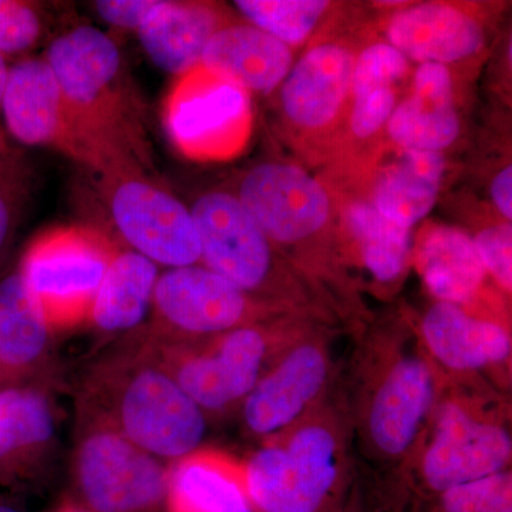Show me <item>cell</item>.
Returning <instances> with one entry per match:
<instances>
[{"mask_svg": "<svg viewBox=\"0 0 512 512\" xmlns=\"http://www.w3.org/2000/svg\"><path fill=\"white\" fill-rule=\"evenodd\" d=\"M87 156L80 170L136 168L157 178L146 100L116 40L93 26L57 36L43 56Z\"/></svg>", "mask_w": 512, "mask_h": 512, "instance_id": "1", "label": "cell"}, {"mask_svg": "<svg viewBox=\"0 0 512 512\" xmlns=\"http://www.w3.org/2000/svg\"><path fill=\"white\" fill-rule=\"evenodd\" d=\"M79 409L168 464L200 450L208 431L207 414L138 333L94 365L84 380Z\"/></svg>", "mask_w": 512, "mask_h": 512, "instance_id": "2", "label": "cell"}, {"mask_svg": "<svg viewBox=\"0 0 512 512\" xmlns=\"http://www.w3.org/2000/svg\"><path fill=\"white\" fill-rule=\"evenodd\" d=\"M80 171L79 201L89 217L87 225L160 268L200 264V237L191 210L157 178L127 167Z\"/></svg>", "mask_w": 512, "mask_h": 512, "instance_id": "3", "label": "cell"}, {"mask_svg": "<svg viewBox=\"0 0 512 512\" xmlns=\"http://www.w3.org/2000/svg\"><path fill=\"white\" fill-rule=\"evenodd\" d=\"M345 446L336 417L313 410L242 464L249 501L261 512L318 511L338 483Z\"/></svg>", "mask_w": 512, "mask_h": 512, "instance_id": "4", "label": "cell"}, {"mask_svg": "<svg viewBox=\"0 0 512 512\" xmlns=\"http://www.w3.org/2000/svg\"><path fill=\"white\" fill-rule=\"evenodd\" d=\"M120 245L87 224L60 225L37 235L19 272L53 333L87 325L94 299Z\"/></svg>", "mask_w": 512, "mask_h": 512, "instance_id": "5", "label": "cell"}, {"mask_svg": "<svg viewBox=\"0 0 512 512\" xmlns=\"http://www.w3.org/2000/svg\"><path fill=\"white\" fill-rule=\"evenodd\" d=\"M143 336L158 362L205 414L244 403L285 346L264 322L194 343H161Z\"/></svg>", "mask_w": 512, "mask_h": 512, "instance_id": "6", "label": "cell"}, {"mask_svg": "<svg viewBox=\"0 0 512 512\" xmlns=\"http://www.w3.org/2000/svg\"><path fill=\"white\" fill-rule=\"evenodd\" d=\"M200 237V264L281 311L301 288L279 249L229 191H208L190 208Z\"/></svg>", "mask_w": 512, "mask_h": 512, "instance_id": "7", "label": "cell"}, {"mask_svg": "<svg viewBox=\"0 0 512 512\" xmlns=\"http://www.w3.org/2000/svg\"><path fill=\"white\" fill-rule=\"evenodd\" d=\"M276 312L204 265L181 266L158 276L150 316L138 332L154 342H201Z\"/></svg>", "mask_w": 512, "mask_h": 512, "instance_id": "8", "label": "cell"}, {"mask_svg": "<svg viewBox=\"0 0 512 512\" xmlns=\"http://www.w3.org/2000/svg\"><path fill=\"white\" fill-rule=\"evenodd\" d=\"M73 473L84 501L96 512H147L167 497L165 463L82 409Z\"/></svg>", "mask_w": 512, "mask_h": 512, "instance_id": "9", "label": "cell"}, {"mask_svg": "<svg viewBox=\"0 0 512 512\" xmlns=\"http://www.w3.org/2000/svg\"><path fill=\"white\" fill-rule=\"evenodd\" d=\"M165 133L175 150L195 161L237 156L251 137V93L198 64L178 76L161 109Z\"/></svg>", "mask_w": 512, "mask_h": 512, "instance_id": "10", "label": "cell"}, {"mask_svg": "<svg viewBox=\"0 0 512 512\" xmlns=\"http://www.w3.org/2000/svg\"><path fill=\"white\" fill-rule=\"evenodd\" d=\"M510 430L457 399L434 406L420 458L424 483L437 493L501 473L510 466Z\"/></svg>", "mask_w": 512, "mask_h": 512, "instance_id": "11", "label": "cell"}, {"mask_svg": "<svg viewBox=\"0 0 512 512\" xmlns=\"http://www.w3.org/2000/svg\"><path fill=\"white\" fill-rule=\"evenodd\" d=\"M232 194L279 251L312 245L332 220L328 191L296 165L256 164Z\"/></svg>", "mask_w": 512, "mask_h": 512, "instance_id": "12", "label": "cell"}, {"mask_svg": "<svg viewBox=\"0 0 512 512\" xmlns=\"http://www.w3.org/2000/svg\"><path fill=\"white\" fill-rule=\"evenodd\" d=\"M436 370L421 353H404L376 376L363 410L370 451L384 460L410 453L436 406Z\"/></svg>", "mask_w": 512, "mask_h": 512, "instance_id": "13", "label": "cell"}, {"mask_svg": "<svg viewBox=\"0 0 512 512\" xmlns=\"http://www.w3.org/2000/svg\"><path fill=\"white\" fill-rule=\"evenodd\" d=\"M330 373L322 340L303 339L282 349L241 404L249 433L274 439L305 419L322 399Z\"/></svg>", "mask_w": 512, "mask_h": 512, "instance_id": "14", "label": "cell"}, {"mask_svg": "<svg viewBox=\"0 0 512 512\" xmlns=\"http://www.w3.org/2000/svg\"><path fill=\"white\" fill-rule=\"evenodd\" d=\"M2 110L9 133L20 143L53 148L77 167H86L87 156L62 89L43 57L25 59L10 67Z\"/></svg>", "mask_w": 512, "mask_h": 512, "instance_id": "15", "label": "cell"}, {"mask_svg": "<svg viewBox=\"0 0 512 512\" xmlns=\"http://www.w3.org/2000/svg\"><path fill=\"white\" fill-rule=\"evenodd\" d=\"M356 56L348 46L322 43L301 57L282 82L281 106L298 130H329L352 97Z\"/></svg>", "mask_w": 512, "mask_h": 512, "instance_id": "16", "label": "cell"}, {"mask_svg": "<svg viewBox=\"0 0 512 512\" xmlns=\"http://www.w3.org/2000/svg\"><path fill=\"white\" fill-rule=\"evenodd\" d=\"M53 336L19 269L0 276V389L49 382Z\"/></svg>", "mask_w": 512, "mask_h": 512, "instance_id": "17", "label": "cell"}, {"mask_svg": "<svg viewBox=\"0 0 512 512\" xmlns=\"http://www.w3.org/2000/svg\"><path fill=\"white\" fill-rule=\"evenodd\" d=\"M46 383H16L0 389V480L29 476L49 461L57 426Z\"/></svg>", "mask_w": 512, "mask_h": 512, "instance_id": "18", "label": "cell"}, {"mask_svg": "<svg viewBox=\"0 0 512 512\" xmlns=\"http://www.w3.org/2000/svg\"><path fill=\"white\" fill-rule=\"evenodd\" d=\"M389 45L407 60L420 63L461 62L484 46L481 23L448 3H421L394 13L386 28Z\"/></svg>", "mask_w": 512, "mask_h": 512, "instance_id": "19", "label": "cell"}, {"mask_svg": "<svg viewBox=\"0 0 512 512\" xmlns=\"http://www.w3.org/2000/svg\"><path fill=\"white\" fill-rule=\"evenodd\" d=\"M421 336L430 356L451 372H478L511 359L510 330L454 303H434L421 320Z\"/></svg>", "mask_w": 512, "mask_h": 512, "instance_id": "20", "label": "cell"}, {"mask_svg": "<svg viewBox=\"0 0 512 512\" xmlns=\"http://www.w3.org/2000/svg\"><path fill=\"white\" fill-rule=\"evenodd\" d=\"M386 128L403 151L440 153L450 147L460 136L461 127L448 67L420 63L414 73L413 93L396 106Z\"/></svg>", "mask_w": 512, "mask_h": 512, "instance_id": "21", "label": "cell"}, {"mask_svg": "<svg viewBox=\"0 0 512 512\" xmlns=\"http://www.w3.org/2000/svg\"><path fill=\"white\" fill-rule=\"evenodd\" d=\"M293 53L281 40L251 23L232 22L218 30L201 57V66L247 90L274 92L291 72Z\"/></svg>", "mask_w": 512, "mask_h": 512, "instance_id": "22", "label": "cell"}, {"mask_svg": "<svg viewBox=\"0 0 512 512\" xmlns=\"http://www.w3.org/2000/svg\"><path fill=\"white\" fill-rule=\"evenodd\" d=\"M229 23L228 13L214 3L160 0L137 33L154 64L178 77L201 63L212 36Z\"/></svg>", "mask_w": 512, "mask_h": 512, "instance_id": "23", "label": "cell"}, {"mask_svg": "<svg viewBox=\"0 0 512 512\" xmlns=\"http://www.w3.org/2000/svg\"><path fill=\"white\" fill-rule=\"evenodd\" d=\"M160 274V266L146 256L120 248L101 282L87 325L103 338H128L143 329Z\"/></svg>", "mask_w": 512, "mask_h": 512, "instance_id": "24", "label": "cell"}, {"mask_svg": "<svg viewBox=\"0 0 512 512\" xmlns=\"http://www.w3.org/2000/svg\"><path fill=\"white\" fill-rule=\"evenodd\" d=\"M173 512H252L244 466L218 451L197 450L168 467Z\"/></svg>", "mask_w": 512, "mask_h": 512, "instance_id": "25", "label": "cell"}, {"mask_svg": "<svg viewBox=\"0 0 512 512\" xmlns=\"http://www.w3.org/2000/svg\"><path fill=\"white\" fill-rule=\"evenodd\" d=\"M419 269L437 301L460 306L476 298L487 278L473 238L444 225L430 229L423 238Z\"/></svg>", "mask_w": 512, "mask_h": 512, "instance_id": "26", "label": "cell"}, {"mask_svg": "<svg viewBox=\"0 0 512 512\" xmlns=\"http://www.w3.org/2000/svg\"><path fill=\"white\" fill-rule=\"evenodd\" d=\"M443 173L441 153L403 151L383 171L370 202L387 220L412 229L436 205Z\"/></svg>", "mask_w": 512, "mask_h": 512, "instance_id": "27", "label": "cell"}, {"mask_svg": "<svg viewBox=\"0 0 512 512\" xmlns=\"http://www.w3.org/2000/svg\"><path fill=\"white\" fill-rule=\"evenodd\" d=\"M360 259L380 284L402 278L410 254V229L384 218L369 201L350 202L343 212Z\"/></svg>", "mask_w": 512, "mask_h": 512, "instance_id": "28", "label": "cell"}, {"mask_svg": "<svg viewBox=\"0 0 512 512\" xmlns=\"http://www.w3.org/2000/svg\"><path fill=\"white\" fill-rule=\"evenodd\" d=\"M36 187L35 167L0 133V269L25 221Z\"/></svg>", "mask_w": 512, "mask_h": 512, "instance_id": "29", "label": "cell"}, {"mask_svg": "<svg viewBox=\"0 0 512 512\" xmlns=\"http://www.w3.org/2000/svg\"><path fill=\"white\" fill-rule=\"evenodd\" d=\"M330 3L323 0H237L235 8L251 25L281 40L286 46L302 45Z\"/></svg>", "mask_w": 512, "mask_h": 512, "instance_id": "30", "label": "cell"}, {"mask_svg": "<svg viewBox=\"0 0 512 512\" xmlns=\"http://www.w3.org/2000/svg\"><path fill=\"white\" fill-rule=\"evenodd\" d=\"M444 512H512L511 471H501L444 491Z\"/></svg>", "mask_w": 512, "mask_h": 512, "instance_id": "31", "label": "cell"}, {"mask_svg": "<svg viewBox=\"0 0 512 512\" xmlns=\"http://www.w3.org/2000/svg\"><path fill=\"white\" fill-rule=\"evenodd\" d=\"M45 32V18L37 3L0 0V53L20 55L33 49Z\"/></svg>", "mask_w": 512, "mask_h": 512, "instance_id": "32", "label": "cell"}, {"mask_svg": "<svg viewBox=\"0 0 512 512\" xmlns=\"http://www.w3.org/2000/svg\"><path fill=\"white\" fill-rule=\"evenodd\" d=\"M409 73V60L389 43L367 46L355 60L353 69L352 96L393 87Z\"/></svg>", "mask_w": 512, "mask_h": 512, "instance_id": "33", "label": "cell"}, {"mask_svg": "<svg viewBox=\"0 0 512 512\" xmlns=\"http://www.w3.org/2000/svg\"><path fill=\"white\" fill-rule=\"evenodd\" d=\"M487 275L493 276L503 291H512V228L510 222L493 225L473 239Z\"/></svg>", "mask_w": 512, "mask_h": 512, "instance_id": "34", "label": "cell"}, {"mask_svg": "<svg viewBox=\"0 0 512 512\" xmlns=\"http://www.w3.org/2000/svg\"><path fill=\"white\" fill-rule=\"evenodd\" d=\"M396 109V93L393 87H380L352 97L350 128L357 138L375 136L386 126Z\"/></svg>", "mask_w": 512, "mask_h": 512, "instance_id": "35", "label": "cell"}, {"mask_svg": "<svg viewBox=\"0 0 512 512\" xmlns=\"http://www.w3.org/2000/svg\"><path fill=\"white\" fill-rule=\"evenodd\" d=\"M160 0H97L93 8L101 20L126 30H138L147 22Z\"/></svg>", "mask_w": 512, "mask_h": 512, "instance_id": "36", "label": "cell"}, {"mask_svg": "<svg viewBox=\"0 0 512 512\" xmlns=\"http://www.w3.org/2000/svg\"><path fill=\"white\" fill-rule=\"evenodd\" d=\"M491 197L498 212L503 215L504 220H512V167L503 168L495 175L491 184Z\"/></svg>", "mask_w": 512, "mask_h": 512, "instance_id": "37", "label": "cell"}, {"mask_svg": "<svg viewBox=\"0 0 512 512\" xmlns=\"http://www.w3.org/2000/svg\"><path fill=\"white\" fill-rule=\"evenodd\" d=\"M9 67L5 62V56L0 53V109H2L3 97H5L6 86H8Z\"/></svg>", "mask_w": 512, "mask_h": 512, "instance_id": "38", "label": "cell"}, {"mask_svg": "<svg viewBox=\"0 0 512 512\" xmlns=\"http://www.w3.org/2000/svg\"><path fill=\"white\" fill-rule=\"evenodd\" d=\"M0 512H19L15 510V508L5 507V505H0Z\"/></svg>", "mask_w": 512, "mask_h": 512, "instance_id": "39", "label": "cell"}]
</instances>
